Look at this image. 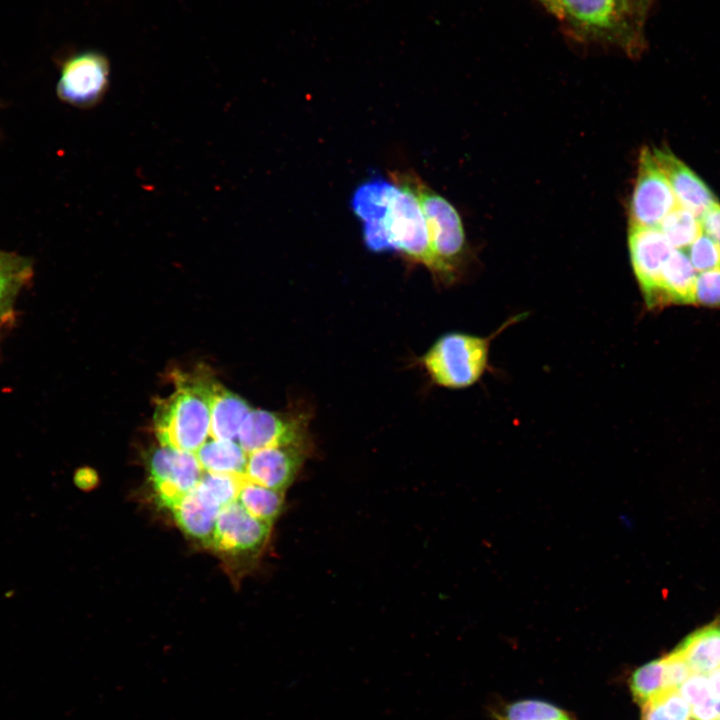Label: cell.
Instances as JSON below:
<instances>
[{
  "instance_id": "1",
  "label": "cell",
  "mask_w": 720,
  "mask_h": 720,
  "mask_svg": "<svg viewBox=\"0 0 720 720\" xmlns=\"http://www.w3.org/2000/svg\"><path fill=\"white\" fill-rule=\"evenodd\" d=\"M389 175L393 183L412 193L419 203L429 237L434 279L445 285L454 283L462 275L467 255L459 213L414 171L395 170Z\"/></svg>"
},
{
  "instance_id": "2",
  "label": "cell",
  "mask_w": 720,
  "mask_h": 720,
  "mask_svg": "<svg viewBox=\"0 0 720 720\" xmlns=\"http://www.w3.org/2000/svg\"><path fill=\"white\" fill-rule=\"evenodd\" d=\"M175 378V391L155 408V434L162 446L195 453L210 436L206 374Z\"/></svg>"
},
{
  "instance_id": "3",
  "label": "cell",
  "mask_w": 720,
  "mask_h": 720,
  "mask_svg": "<svg viewBox=\"0 0 720 720\" xmlns=\"http://www.w3.org/2000/svg\"><path fill=\"white\" fill-rule=\"evenodd\" d=\"M363 239L370 251H397L409 262L432 270L429 237L419 203L397 185L382 217L363 224Z\"/></svg>"
},
{
  "instance_id": "4",
  "label": "cell",
  "mask_w": 720,
  "mask_h": 720,
  "mask_svg": "<svg viewBox=\"0 0 720 720\" xmlns=\"http://www.w3.org/2000/svg\"><path fill=\"white\" fill-rule=\"evenodd\" d=\"M521 316L503 324L488 337L464 332L440 336L420 359L431 381L449 389H463L477 383L489 365L491 341Z\"/></svg>"
},
{
  "instance_id": "5",
  "label": "cell",
  "mask_w": 720,
  "mask_h": 720,
  "mask_svg": "<svg viewBox=\"0 0 720 720\" xmlns=\"http://www.w3.org/2000/svg\"><path fill=\"white\" fill-rule=\"evenodd\" d=\"M560 19L586 34L622 45L632 54L645 46L644 24L625 0H557Z\"/></svg>"
},
{
  "instance_id": "6",
  "label": "cell",
  "mask_w": 720,
  "mask_h": 720,
  "mask_svg": "<svg viewBox=\"0 0 720 720\" xmlns=\"http://www.w3.org/2000/svg\"><path fill=\"white\" fill-rule=\"evenodd\" d=\"M110 79L107 57L94 50L66 56L60 63L56 85L58 98L78 108H91L104 98Z\"/></svg>"
},
{
  "instance_id": "7",
  "label": "cell",
  "mask_w": 720,
  "mask_h": 720,
  "mask_svg": "<svg viewBox=\"0 0 720 720\" xmlns=\"http://www.w3.org/2000/svg\"><path fill=\"white\" fill-rule=\"evenodd\" d=\"M678 206L671 185L652 150L641 151L630 205L631 226L659 227Z\"/></svg>"
},
{
  "instance_id": "8",
  "label": "cell",
  "mask_w": 720,
  "mask_h": 720,
  "mask_svg": "<svg viewBox=\"0 0 720 720\" xmlns=\"http://www.w3.org/2000/svg\"><path fill=\"white\" fill-rule=\"evenodd\" d=\"M148 471L158 503L169 510L197 486L204 473L195 453L162 445L150 453Z\"/></svg>"
},
{
  "instance_id": "9",
  "label": "cell",
  "mask_w": 720,
  "mask_h": 720,
  "mask_svg": "<svg viewBox=\"0 0 720 720\" xmlns=\"http://www.w3.org/2000/svg\"><path fill=\"white\" fill-rule=\"evenodd\" d=\"M271 531V523L254 517L235 501L220 510L210 547L230 556L256 558Z\"/></svg>"
},
{
  "instance_id": "10",
  "label": "cell",
  "mask_w": 720,
  "mask_h": 720,
  "mask_svg": "<svg viewBox=\"0 0 720 720\" xmlns=\"http://www.w3.org/2000/svg\"><path fill=\"white\" fill-rule=\"evenodd\" d=\"M628 245L644 301L649 309H655L661 273L674 248L657 227L631 226Z\"/></svg>"
},
{
  "instance_id": "11",
  "label": "cell",
  "mask_w": 720,
  "mask_h": 720,
  "mask_svg": "<svg viewBox=\"0 0 720 720\" xmlns=\"http://www.w3.org/2000/svg\"><path fill=\"white\" fill-rule=\"evenodd\" d=\"M303 417H288L252 409L243 421L237 441L247 453L272 446L309 443Z\"/></svg>"
},
{
  "instance_id": "12",
  "label": "cell",
  "mask_w": 720,
  "mask_h": 720,
  "mask_svg": "<svg viewBox=\"0 0 720 720\" xmlns=\"http://www.w3.org/2000/svg\"><path fill=\"white\" fill-rule=\"evenodd\" d=\"M309 443L272 446L248 454L245 476L265 487L286 492L306 457Z\"/></svg>"
},
{
  "instance_id": "13",
  "label": "cell",
  "mask_w": 720,
  "mask_h": 720,
  "mask_svg": "<svg viewBox=\"0 0 720 720\" xmlns=\"http://www.w3.org/2000/svg\"><path fill=\"white\" fill-rule=\"evenodd\" d=\"M652 153L667 177L679 206L700 218L718 203L707 185L674 154L658 148Z\"/></svg>"
},
{
  "instance_id": "14",
  "label": "cell",
  "mask_w": 720,
  "mask_h": 720,
  "mask_svg": "<svg viewBox=\"0 0 720 720\" xmlns=\"http://www.w3.org/2000/svg\"><path fill=\"white\" fill-rule=\"evenodd\" d=\"M206 388L210 404V436L236 441L243 421L252 410L250 405L210 375H206Z\"/></svg>"
},
{
  "instance_id": "15",
  "label": "cell",
  "mask_w": 720,
  "mask_h": 720,
  "mask_svg": "<svg viewBox=\"0 0 720 720\" xmlns=\"http://www.w3.org/2000/svg\"><path fill=\"white\" fill-rule=\"evenodd\" d=\"M221 509L194 488L178 500L170 511L184 534L210 547Z\"/></svg>"
},
{
  "instance_id": "16",
  "label": "cell",
  "mask_w": 720,
  "mask_h": 720,
  "mask_svg": "<svg viewBox=\"0 0 720 720\" xmlns=\"http://www.w3.org/2000/svg\"><path fill=\"white\" fill-rule=\"evenodd\" d=\"M697 274L686 252L674 249L661 273L655 308L670 304H693Z\"/></svg>"
},
{
  "instance_id": "17",
  "label": "cell",
  "mask_w": 720,
  "mask_h": 720,
  "mask_svg": "<svg viewBox=\"0 0 720 720\" xmlns=\"http://www.w3.org/2000/svg\"><path fill=\"white\" fill-rule=\"evenodd\" d=\"M693 673L709 675L720 667V625L709 624L689 634L675 648Z\"/></svg>"
},
{
  "instance_id": "18",
  "label": "cell",
  "mask_w": 720,
  "mask_h": 720,
  "mask_svg": "<svg viewBox=\"0 0 720 720\" xmlns=\"http://www.w3.org/2000/svg\"><path fill=\"white\" fill-rule=\"evenodd\" d=\"M195 455L204 472L245 475L248 454L238 441L208 439Z\"/></svg>"
},
{
  "instance_id": "19",
  "label": "cell",
  "mask_w": 720,
  "mask_h": 720,
  "mask_svg": "<svg viewBox=\"0 0 720 720\" xmlns=\"http://www.w3.org/2000/svg\"><path fill=\"white\" fill-rule=\"evenodd\" d=\"M32 276L33 265L29 258L0 250V315L8 321L16 296Z\"/></svg>"
},
{
  "instance_id": "20",
  "label": "cell",
  "mask_w": 720,
  "mask_h": 720,
  "mask_svg": "<svg viewBox=\"0 0 720 720\" xmlns=\"http://www.w3.org/2000/svg\"><path fill=\"white\" fill-rule=\"evenodd\" d=\"M284 499L285 492L265 487L245 478L236 501L254 517L273 524L282 512Z\"/></svg>"
},
{
  "instance_id": "21",
  "label": "cell",
  "mask_w": 720,
  "mask_h": 720,
  "mask_svg": "<svg viewBox=\"0 0 720 720\" xmlns=\"http://www.w3.org/2000/svg\"><path fill=\"white\" fill-rule=\"evenodd\" d=\"M674 249L686 250L703 232L700 218L676 206L658 227Z\"/></svg>"
},
{
  "instance_id": "22",
  "label": "cell",
  "mask_w": 720,
  "mask_h": 720,
  "mask_svg": "<svg viewBox=\"0 0 720 720\" xmlns=\"http://www.w3.org/2000/svg\"><path fill=\"white\" fill-rule=\"evenodd\" d=\"M245 475L204 472L195 489L209 501L223 508L236 501Z\"/></svg>"
},
{
  "instance_id": "23",
  "label": "cell",
  "mask_w": 720,
  "mask_h": 720,
  "mask_svg": "<svg viewBox=\"0 0 720 720\" xmlns=\"http://www.w3.org/2000/svg\"><path fill=\"white\" fill-rule=\"evenodd\" d=\"M641 720H692L691 706L678 690H666L642 705Z\"/></svg>"
},
{
  "instance_id": "24",
  "label": "cell",
  "mask_w": 720,
  "mask_h": 720,
  "mask_svg": "<svg viewBox=\"0 0 720 720\" xmlns=\"http://www.w3.org/2000/svg\"><path fill=\"white\" fill-rule=\"evenodd\" d=\"M634 700L641 706L665 691L664 658L644 664L634 671L630 679Z\"/></svg>"
},
{
  "instance_id": "25",
  "label": "cell",
  "mask_w": 720,
  "mask_h": 720,
  "mask_svg": "<svg viewBox=\"0 0 720 720\" xmlns=\"http://www.w3.org/2000/svg\"><path fill=\"white\" fill-rule=\"evenodd\" d=\"M499 720H572L561 708L541 700H520L507 705Z\"/></svg>"
},
{
  "instance_id": "26",
  "label": "cell",
  "mask_w": 720,
  "mask_h": 720,
  "mask_svg": "<svg viewBox=\"0 0 720 720\" xmlns=\"http://www.w3.org/2000/svg\"><path fill=\"white\" fill-rule=\"evenodd\" d=\"M685 252L697 273L720 267V247L704 232Z\"/></svg>"
},
{
  "instance_id": "27",
  "label": "cell",
  "mask_w": 720,
  "mask_h": 720,
  "mask_svg": "<svg viewBox=\"0 0 720 720\" xmlns=\"http://www.w3.org/2000/svg\"><path fill=\"white\" fill-rule=\"evenodd\" d=\"M693 305L720 308V267L697 274Z\"/></svg>"
},
{
  "instance_id": "28",
  "label": "cell",
  "mask_w": 720,
  "mask_h": 720,
  "mask_svg": "<svg viewBox=\"0 0 720 720\" xmlns=\"http://www.w3.org/2000/svg\"><path fill=\"white\" fill-rule=\"evenodd\" d=\"M663 658L665 691L678 690L693 672L682 654L676 649Z\"/></svg>"
},
{
  "instance_id": "29",
  "label": "cell",
  "mask_w": 720,
  "mask_h": 720,
  "mask_svg": "<svg viewBox=\"0 0 720 720\" xmlns=\"http://www.w3.org/2000/svg\"><path fill=\"white\" fill-rule=\"evenodd\" d=\"M678 691L691 707L701 704L714 696L709 676L701 673H692L679 687Z\"/></svg>"
},
{
  "instance_id": "30",
  "label": "cell",
  "mask_w": 720,
  "mask_h": 720,
  "mask_svg": "<svg viewBox=\"0 0 720 720\" xmlns=\"http://www.w3.org/2000/svg\"><path fill=\"white\" fill-rule=\"evenodd\" d=\"M702 230L720 247V204L717 203L700 217Z\"/></svg>"
},
{
  "instance_id": "31",
  "label": "cell",
  "mask_w": 720,
  "mask_h": 720,
  "mask_svg": "<svg viewBox=\"0 0 720 720\" xmlns=\"http://www.w3.org/2000/svg\"><path fill=\"white\" fill-rule=\"evenodd\" d=\"M720 714V699L715 696L709 700L692 706V720H718Z\"/></svg>"
},
{
  "instance_id": "32",
  "label": "cell",
  "mask_w": 720,
  "mask_h": 720,
  "mask_svg": "<svg viewBox=\"0 0 720 720\" xmlns=\"http://www.w3.org/2000/svg\"><path fill=\"white\" fill-rule=\"evenodd\" d=\"M637 17L645 22L648 12L655 0H625Z\"/></svg>"
},
{
  "instance_id": "33",
  "label": "cell",
  "mask_w": 720,
  "mask_h": 720,
  "mask_svg": "<svg viewBox=\"0 0 720 720\" xmlns=\"http://www.w3.org/2000/svg\"><path fill=\"white\" fill-rule=\"evenodd\" d=\"M95 477L93 475V472H91L88 468H81L78 471H76L74 475V482L80 489L87 490L89 489L92 484L94 483Z\"/></svg>"
},
{
  "instance_id": "34",
  "label": "cell",
  "mask_w": 720,
  "mask_h": 720,
  "mask_svg": "<svg viewBox=\"0 0 720 720\" xmlns=\"http://www.w3.org/2000/svg\"><path fill=\"white\" fill-rule=\"evenodd\" d=\"M708 676L713 695L716 698L720 699V667L710 673Z\"/></svg>"
},
{
  "instance_id": "35",
  "label": "cell",
  "mask_w": 720,
  "mask_h": 720,
  "mask_svg": "<svg viewBox=\"0 0 720 720\" xmlns=\"http://www.w3.org/2000/svg\"><path fill=\"white\" fill-rule=\"evenodd\" d=\"M546 8L560 18V9L557 0H540Z\"/></svg>"
},
{
  "instance_id": "36",
  "label": "cell",
  "mask_w": 720,
  "mask_h": 720,
  "mask_svg": "<svg viewBox=\"0 0 720 720\" xmlns=\"http://www.w3.org/2000/svg\"><path fill=\"white\" fill-rule=\"evenodd\" d=\"M3 321H8V320L5 319L3 316L0 315V327H1L2 323H3Z\"/></svg>"
},
{
  "instance_id": "37",
  "label": "cell",
  "mask_w": 720,
  "mask_h": 720,
  "mask_svg": "<svg viewBox=\"0 0 720 720\" xmlns=\"http://www.w3.org/2000/svg\"><path fill=\"white\" fill-rule=\"evenodd\" d=\"M718 720H720V714H719Z\"/></svg>"
},
{
  "instance_id": "38",
  "label": "cell",
  "mask_w": 720,
  "mask_h": 720,
  "mask_svg": "<svg viewBox=\"0 0 720 720\" xmlns=\"http://www.w3.org/2000/svg\"><path fill=\"white\" fill-rule=\"evenodd\" d=\"M719 625H720V622H719Z\"/></svg>"
}]
</instances>
